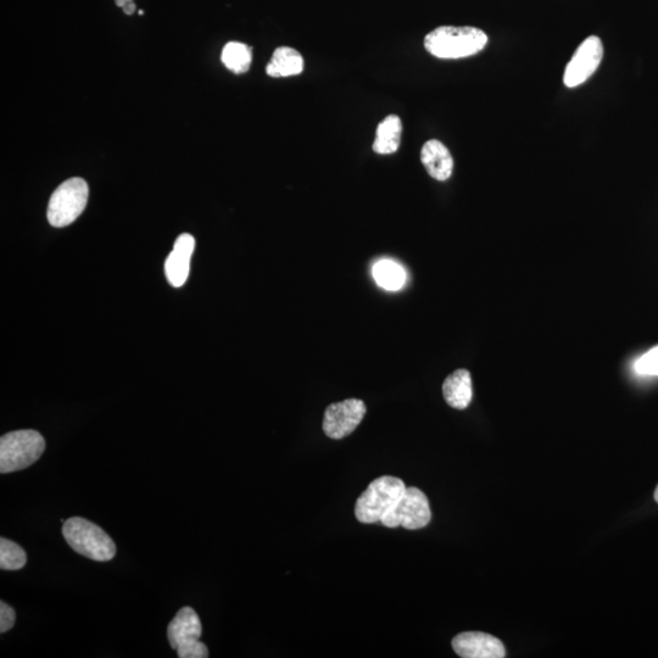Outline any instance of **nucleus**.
I'll list each match as a JSON object with an SVG mask.
<instances>
[{"label":"nucleus","mask_w":658,"mask_h":658,"mask_svg":"<svg viewBox=\"0 0 658 658\" xmlns=\"http://www.w3.org/2000/svg\"><path fill=\"white\" fill-rule=\"evenodd\" d=\"M46 450V440L33 429H22L0 438V472H18L41 459Z\"/></svg>","instance_id":"obj_4"},{"label":"nucleus","mask_w":658,"mask_h":658,"mask_svg":"<svg viewBox=\"0 0 658 658\" xmlns=\"http://www.w3.org/2000/svg\"><path fill=\"white\" fill-rule=\"evenodd\" d=\"M367 407L360 399H348L329 405L323 417V431L331 439H343L364 420Z\"/></svg>","instance_id":"obj_7"},{"label":"nucleus","mask_w":658,"mask_h":658,"mask_svg":"<svg viewBox=\"0 0 658 658\" xmlns=\"http://www.w3.org/2000/svg\"><path fill=\"white\" fill-rule=\"evenodd\" d=\"M203 634L202 622L198 613L192 607L186 606L178 611L174 620L167 628V638H169L171 648L176 650L178 646L187 641L200 640Z\"/></svg>","instance_id":"obj_12"},{"label":"nucleus","mask_w":658,"mask_h":658,"mask_svg":"<svg viewBox=\"0 0 658 658\" xmlns=\"http://www.w3.org/2000/svg\"><path fill=\"white\" fill-rule=\"evenodd\" d=\"M405 490L406 485L400 478L383 476L375 479L356 501V518L364 524L382 522L398 504Z\"/></svg>","instance_id":"obj_2"},{"label":"nucleus","mask_w":658,"mask_h":658,"mask_svg":"<svg viewBox=\"0 0 658 658\" xmlns=\"http://www.w3.org/2000/svg\"><path fill=\"white\" fill-rule=\"evenodd\" d=\"M122 10L125 11L126 15H133L135 14L136 11V4L133 2H128L124 5V8Z\"/></svg>","instance_id":"obj_22"},{"label":"nucleus","mask_w":658,"mask_h":658,"mask_svg":"<svg viewBox=\"0 0 658 658\" xmlns=\"http://www.w3.org/2000/svg\"><path fill=\"white\" fill-rule=\"evenodd\" d=\"M373 277L379 287L387 291H399L405 286L406 273L397 262L382 260L373 267Z\"/></svg>","instance_id":"obj_16"},{"label":"nucleus","mask_w":658,"mask_h":658,"mask_svg":"<svg viewBox=\"0 0 658 658\" xmlns=\"http://www.w3.org/2000/svg\"><path fill=\"white\" fill-rule=\"evenodd\" d=\"M304 70V58L298 50L280 47L266 66L267 75L275 78L300 75Z\"/></svg>","instance_id":"obj_15"},{"label":"nucleus","mask_w":658,"mask_h":658,"mask_svg":"<svg viewBox=\"0 0 658 658\" xmlns=\"http://www.w3.org/2000/svg\"><path fill=\"white\" fill-rule=\"evenodd\" d=\"M655 500L656 503L658 504V487L656 488V492H655Z\"/></svg>","instance_id":"obj_24"},{"label":"nucleus","mask_w":658,"mask_h":658,"mask_svg":"<svg viewBox=\"0 0 658 658\" xmlns=\"http://www.w3.org/2000/svg\"><path fill=\"white\" fill-rule=\"evenodd\" d=\"M453 649L464 658H504L506 650L501 640L481 632H466L453 640Z\"/></svg>","instance_id":"obj_9"},{"label":"nucleus","mask_w":658,"mask_h":658,"mask_svg":"<svg viewBox=\"0 0 658 658\" xmlns=\"http://www.w3.org/2000/svg\"><path fill=\"white\" fill-rule=\"evenodd\" d=\"M403 135V122L397 115H389L378 125L373 150L381 155L398 152Z\"/></svg>","instance_id":"obj_14"},{"label":"nucleus","mask_w":658,"mask_h":658,"mask_svg":"<svg viewBox=\"0 0 658 658\" xmlns=\"http://www.w3.org/2000/svg\"><path fill=\"white\" fill-rule=\"evenodd\" d=\"M27 563V555L20 545L11 540L0 539V568L4 571H18Z\"/></svg>","instance_id":"obj_18"},{"label":"nucleus","mask_w":658,"mask_h":658,"mask_svg":"<svg viewBox=\"0 0 658 658\" xmlns=\"http://www.w3.org/2000/svg\"><path fill=\"white\" fill-rule=\"evenodd\" d=\"M602 58H604V46H602L601 39L596 36L585 39L567 65L565 76H563L565 85L568 88L583 85L598 70Z\"/></svg>","instance_id":"obj_8"},{"label":"nucleus","mask_w":658,"mask_h":658,"mask_svg":"<svg viewBox=\"0 0 658 658\" xmlns=\"http://www.w3.org/2000/svg\"><path fill=\"white\" fill-rule=\"evenodd\" d=\"M139 15L143 16V15H144V11H143V10H139Z\"/></svg>","instance_id":"obj_25"},{"label":"nucleus","mask_w":658,"mask_h":658,"mask_svg":"<svg viewBox=\"0 0 658 658\" xmlns=\"http://www.w3.org/2000/svg\"><path fill=\"white\" fill-rule=\"evenodd\" d=\"M194 248L192 234L183 233L176 239L174 249L165 261V275L172 287L180 288L186 283Z\"/></svg>","instance_id":"obj_10"},{"label":"nucleus","mask_w":658,"mask_h":658,"mask_svg":"<svg viewBox=\"0 0 658 658\" xmlns=\"http://www.w3.org/2000/svg\"><path fill=\"white\" fill-rule=\"evenodd\" d=\"M63 535L70 548L93 561L108 562L116 555L114 540L102 528L82 517L65 521Z\"/></svg>","instance_id":"obj_3"},{"label":"nucleus","mask_w":658,"mask_h":658,"mask_svg":"<svg viewBox=\"0 0 658 658\" xmlns=\"http://www.w3.org/2000/svg\"><path fill=\"white\" fill-rule=\"evenodd\" d=\"M431 518V506L426 494L418 488L411 487L406 488L398 504L381 523L388 528L404 527L409 531H416L427 527Z\"/></svg>","instance_id":"obj_6"},{"label":"nucleus","mask_w":658,"mask_h":658,"mask_svg":"<svg viewBox=\"0 0 658 658\" xmlns=\"http://www.w3.org/2000/svg\"><path fill=\"white\" fill-rule=\"evenodd\" d=\"M89 197L88 184L82 178H70L55 189L48 204L50 225L61 228L71 225L85 211Z\"/></svg>","instance_id":"obj_5"},{"label":"nucleus","mask_w":658,"mask_h":658,"mask_svg":"<svg viewBox=\"0 0 658 658\" xmlns=\"http://www.w3.org/2000/svg\"><path fill=\"white\" fill-rule=\"evenodd\" d=\"M421 161L434 180L444 182L453 175L454 159L449 149L437 139L425 143L421 150Z\"/></svg>","instance_id":"obj_11"},{"label":"nucleus","mask_w":658,"mask_h":658,"mask_svg":"<svg viewBox=\"0 0 658 658\" xmlns=\"http://www.w3.org/2000/svg\"><path fill=\"white\" fill-rule=\"evenodd\" d=\"M128 2H133V0H115V4L119 8H124V5Z\"/></svg>","instance_id":"obj_23"},{"label":"nucleus","mask_w":658,"mask_h":658,"mask_svg":"<svg viewBox=\"0 0 658 658\" xmlns=\"http://www.w3.org/2000/svg\"><path fill=\"white\" fill-rule=\"evenodd\" d=\"M488 36L476 27L442 26L429 32L425 48L439 59H462L476 55L487 46Z\"/></svg>","instance_id":"obj_1"},{"label":"nucleus","mask_w":658,"mask_h":658,"mask_svg":"<svg viewBox=\"0 0 658 658\" xmlns=\"http://www.w3.org/2000/svg\"><path fill=\"white\" fill-rule=\"evenodd\" d=\"M443 395L446 403L456 410H465L473 398L471 373L457 370L445 379Z\"/></svg>","instance_id":"obj_13"},{"label":"nucleus","mask_w":658,"mask_h":658,"mask_svg":"<svg viewBox=\"0 0 658 658\" xmlns=\"http://www.w3.org/2000/svg\"><path fill=\"white\" fill-rule=\"evenodd\" d=\"M221 60L223 65L234 74H244L252 65V48L241 42L227 43L222 50Z\"/></svg>","instance_id":"obj_17"},{"label":"nucleus","mask_w":658,"mask_h":658,"mask_svg":"<svg viewBox=\"0 0 658 658\" xmlns=\"http://www.w3.org/2000/svg\"><path fill=\"white\" fill-rule=\"evenodd\" d=\"M180 658H206L209 657V650L200 640L187 641L176 649Z\"/></svg>","instance_id":"obj_20"},{"label":"nucleus","mask_w":658,"mask_h":658,"mask_svg":"<svg viewBox=\"0 0 658 658\" xmlns=\"http://www.w3.org/2000/svg\"><path fill=\"white\" fill-rule=\"evenodd\" d=\"M634 370L640 376H658V345L635 361Z\"/></svg>","instance_id":"obj_19"},{"label":"nucleus","mask_w":658,"mask_h":658,"mask_svg":"<svg viewBox=\"0 0 658 658\" xmlns=\"http://www.w3.org/2000/svg\"><path fill=\"white\" fill-rule=\"evenodd\" d=\"M16 612L4 601L0 602V633H7L14 627Z\"/></svg>","instance_id":"obj_21"}]
</instances>
